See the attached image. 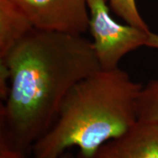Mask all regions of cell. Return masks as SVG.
<instances>
[{
    "label": "cell",
    "mask_w": 158,
    "mask_h": 158,
    "mask_svg": "<svg viewBox=\"0 0 158 158\" xmlns=\"http://www.w3.org/2000/svg\"><path fill=\"white\" fill-rule=\"evenodd\" d=\"M138 121L158 124V80L142 87L137 100Z\"/></svg>",
    "instance_id": "52a82bcc"
},
{
    "label": "cell",
    "mask_w": 158,
    "mask_h": 158,
    "mask_svg": "<svg viewBox=\"0 0 158 158\" xmlns=\"http://www.w3.org/2000/svg\"><path fill=\"white\" fill-rule=\"evenodd\" d=\"M146 46L158 49V34L150 31L146 43Z\"/></svg>",
    "instance_id": "8fae6325"
},
{
    "label": "cell",
    "mask_w": 158,
    "mask_h": 158,
    "mask_svg": "<svg viewBox=\"0 0 158 158\" xmlns=\"http://www.w3.org/2000/svg\"><path fill=\"white\" fill-rule=\"evenodd\" d=\"M35 29L82 35L89 30L87 0H13Z\"/></svg>",
    "instance_id": "277c9868"
},
{
    "label": "cell",
    "mask_w": 158,
    "mask_h": 158,
    "mask_svg": "<svg viewBox=\"0 0 158 158\" xmlns=\"http://www.w3.org/2000/svg\"><path fill=\"white\" fill-rule=\"evenodd\" d=\"M113 11L127 24L143 30L149 31V27L139 14L135 0H106Z\"/></svg>",
    "instance_id": "ba28073f"
},
{
    "label": "cell",
    "mask_w": 158,
    "mask_h": 158,
    "mask_svg": "<svg viewBox=\"0 0 158 158\" xmlns=\"http://www.w3.org/2000/svg\"><path fill=\"white\" fill-rule=\"evenodd\" d=\"M92 158H158V124L138 121L101 146Z\"/></svg>",
    "instance_id": "5b68a950"
},
{
    "label": "cell",
    "mask_w": 158,
    "mask_h": 158,
    "mask_svg": "<svg viewBox=\"0 0 158 158\" xmlns=\"http://www.w3.org/2000/svg\"><path fill=\"white\" fill-rule=\"evenodd\" d=\"M56 158H84V157H83L80 154H78V155H74V154H73L72 152H70L67 151L63 154H62L60 156L57 157Z\"/></svg>",
    "instance_id": "7c38bea8"
},
{
    "label": "cell",
    "mask_w": 158,
    "mask_h": 158,
    "mask_svg": "<svg viewBox=\"0 0 158 158\" xmlns=\"http://www.w3.org/2000/svg\"><path fill=\"white\" fill-rule=\"evenodd\" d=\"M0 158H29L27 152L11 146L0 138Z\"/></svg>",
    "instance_id": "30bf717a"
},
{
    "label": "cell",
    "mask_w": 158,
    "mask_h": 158,
    "mask_svg": "<svg viewBox=\"0 0 158 158\" xmlns=\"http://www.w3.org/2000/svg\"><path fill=\"white\" fill-rule=\"evenodd\" d=\"M10 71L5 61L0 59V97L3 102L8 98L10 89Z\"/></svg>",
    "instance_id": "9c48e42d"
},
{
    "label": "cell",
    "mask_w": 158,
    "mask_h": 158,
    "mask_svg": "<svg viewBox=\"0 0 158 158\" xmlns=\"http://www.w3.org/2000/svg\"><path fill=\"white\" fill-rule=\"evenodd\" d=\"M0 59L11 78L1 106L0 138L26 152L54 124L71 89L101 70L88 39L37 29Z\"/></svg>",
    "instance_id": "6da1fadb"
},
{
    "label": "cell",
    "mask_w": 158,
    "mask_h": 158,
    "mask_svg": "<svg viewBox=\"0 0 158 158\" xmlns=\"http://www.w3.org/2000/svg\"><path fill=\"white\" fill-rule=\"evenodd\" d=\"M27 15L13 0H0V58L34 29Z\"/></svg>",
    "instance_id": "8992f818"
},
{
    "label": "cell",
    "mask_w": 158,
    "mask_h": 158,
    "mask_svg": "<svg viewBox=\"0 0 158 158\" xmlns=\"http://www.w3.org/2000/svg\"><path fill=\"white\" fill-rule=\"evenodd\" d=\"M141 89L118 68L100 70L77 83L54 124L31 147L32 158H56L74 147L84 158H92L104 143L136 124Z\"/></svg>",
    "instance_id": "7a4b0ae2"
},
{
    "label": "cell",
    "mask_w": 158,
    "mask_h": 158,
    "mask_svg": "<svg viewBox=\"0 0 158 158\" xmlns=\"http://www.w3.org/2000/svg\"><path fill=\"white\" fill-rule=\"evenodd\" d=\"M89 30L101 70L118 68L122 57L145 45L150 31L130 24L122 25L110 17L106 0H87Z\"/></svg>",
    "instance_id": "3957f363"
}]
</instances>
